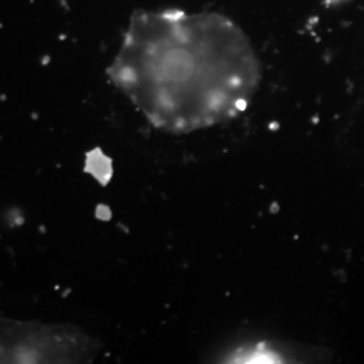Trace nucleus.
<instances>
[{
	"mask_svg": "<svg viewBox=\"0 0 364 364\" xmlns=\"http://www.w3.org/2000/svg\"><path fill=\"white\" fill-rule=\"evenodd\" d=\"M108 76L154 127L189 134L240 117L262 69L227 15L165 9L132 14Z\"/></svg>",
	"mask_w": 364,
	"mask_h": 364,
	"instance_id": "1",
	"label": "nucleus"
}]
</instances>
